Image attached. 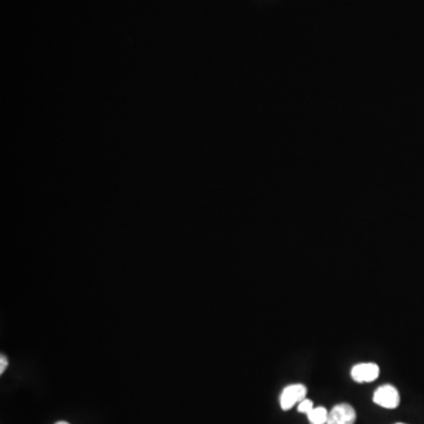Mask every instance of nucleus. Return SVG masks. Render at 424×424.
Masks as SVG:
<instances>
[{"instance_id": "9", "label": "nucleus", "mask_w": 424, "mask_h": 424, "mask_svg": "<svg viewBox=\"0 0 424 424\" xmlns=\"http://www.w3.org/2000/svg\"><path fill=\"white\" fill-rule=\"evenodd\" d=\"M396 424H404V423H396Z\"/></svg>"}, {"instance_id": "5", "label": "nucleus", "mask_w": 424, "mask_h": 424, "mask_svg": "<svg viewBox=\"0 0 424 424\" xmlns=\"http://www.w3.org/2000/svg\"><path fill=\"white\" fill-rule=\"evenodd\" d=\"M328 416H329V412L323 407L313 408L308 414V419H309V422L311 424H326Z\"/></svg>"}, {"instance_id": "1", "label": "nucleus", "mask_w": 424, "mask_h": 424, "mask_svg": "<svg viewBox=\"0 0 424 424\" xmlns=\"http://www.w3.org/2000/svg\"><path fill=\"white\" fill-rule=\"evenodd\" d=\"M372 400L382 408L395 409L400 404V394L395 387L387 384L377 388Z\"/></svg>"}, {"instance_id": "3", "label": "nucleus", "mask_w": 424, "mask_h": 424, "mask_svg": "<svg viewBox=\"0 0 424 424\" xmlns=\"http://www.w3.org/2000/svg\"><path fill=\"white\" fill-rule=\"evenodd\" d=\"M356 412L350 404L342 403L335 405L329 412L326 424H355Z\"/></svg>"}, {"instance_id": "6", "label": "nucleus", "mask_w": 424, "mask_h": 424, "mask_svg": "<svg viewBox=\"0 0 424 424\" xmlns=\"http://www.w3.org/2000/svg\"><path fill=\"white\" fill-rule=\"evenodd\" d=\"M315 408L313 407V401L308 400V399H304V400L301 401L300 403H298V412H302V414H309L313 409Z\"/></svg>"}, {"instance_id": "8", "label": "nucleus", "mask_w": 424, "mask_h": 424, "mask_svg": "<svg viewBox=\"0 0 424 424\" xmlns=\"http://www.w3.org/2000/svg\"><path fill=\"white\" fill-rule=\"evenodd\" d=\"M56 424H70V423H67V422H64V421H62V422H57V423Z\"/></svg>"}, {"instance_id": "7", "label": "nucleus", "mask_w": 424, "mask_h": 424, "mask_svg": "<svg viewBox=\"0 0 424 424\" xmlns=\"http://www.w3.org/2000/svg\"><path fill=\"white\" fill-rule=\"evenodd\" d=\"M6 368H8V359L5 357L4 355H1V357H0V374H4Z\"/></svg>"}, {"instance_id": "2", "label": "nucleus", "mask_w": 424, "mask_h": 424, "mask_svg": "<svg viewBox=\"0 0 424 424\" xmlns=\"http://www.w3.org/2000/svg\"><path fill=\"white\" fill-rule=\"evenodd\" d=\"M306 387L303 384H291L284 388L280 395V407L283 410H290L293 405L304 400L306 396Z\"/></svg>"}, {"instance_id": "4", "label": "nucleus", "mask_w": 424, "mask_h": 424, "mask_svg": "<svg viewBox=\"0 0 424 424\" xmlns=\"http://www.w3.org/2000/svg\"><path fill=\"white\" fill-rule=\"evenodd\" d=\"M379 368L375 363H361L351 369V377L359 383H368L377 379Z\"/></svg>"}]
</instances>
